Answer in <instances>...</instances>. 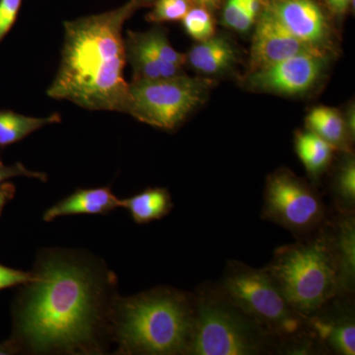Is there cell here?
<instances>
[{
    "label": "cell",
    "instance_id": "1",
    "mask_svg": "<svg viewBox=\"0 0 355 355\" xmlns=\"http://www.w3.org/2000/svg\"><path fill=\"white\" fill-rule=\"evenodd\" d=\"M12 305L9 354H108L118 279L83 250L44 248Z\"/></svg>",
    "mask_w": 355,
    "mask_h": 355
},
{
    "label": "cell",
    "instance_id": "2",
    "mask_svg": "<svg viewBox=\"0 0 355 355\" xmlns=\"http://www.w3.org/2000/svg\"><path fill=\"white\" fill-rule=\"evenodd\" d=\"M139 7L128 0L114 10L64 22V43L49 97L91 111L128 113L123 27Z\"/></svg>",
    "mask_w": 355,
    "mask_h": 355
},
{
    "label": "cell",
    "instance_id": "3",
    "mask_svg": "<svg viewBox=\"0 0 355 355\" xmlns=\"http://www.w3.org/2000/svg\"><path fill=\"white\" fill-rule=\"evenodd\" d=\"M195 314L193 293L174 287L119 296L111 324L116 354L188 355Z\"/></svg>",
    "mask_w": 355,
    "mask_h": 355
},
{
    "label": "cell",
    "instance_id": "4",
    "mask_svg": "<svg viewBox=\"0 0 355 355\" xmlns=\"http://www.w3.org/2000/svg\"><path fill=\"white\" fill-rule=\"evenodd\" d=\"M265 270L304 318L340 296L338 266L324 224L309 237L277 248Z\"/></svg>",
    "mask_w": 355,
    "mask_h": 355
},
{
    "label": "cell",
    "instance_id": "5",
    "mask_svg": "<svg viewBox=\"0 0 355 355\" xmlns=\"http://www.w3.org/2000/svg\"><path fill=\"white\" fill-rule=\"evenodd\" d=\"M188 355L275 354L277 342L224 293L218 284L198 287Z\"/></svg>",
    "mask_w": 355,
    "mask_h": 355
},
{
    "label": "cell",
    "instance_id": "6",
    "mask_svg": "<svg viewBox=\"0 0 355 355\" xmlns=\"http://www.w3.org/2000/svg\"><path fill=\"white\" fill-rule=\"evenodd\" d=\"M224 293L282 343L311 335L306 318L293 309L265 268L229 261L218 282Z\"/></svg>",
    "mask_w": 355,
    "mask_h": 355
},
{
    "label": "cell",
    "instance_id": "7",
    "mask_svg": "<svg viewBox=\"0 0 355 355\" xmlns=\"http://www.w3.org/2000/svg\"><path fill=\"white\" fill-rule=\"evenodd\" d=\"M209 83L184 73L128 83V113L161 130H175L207 98Z\"/></svg>",
    "mask_w": 355,
    "mask_h": 355
},
{
    "label": "cell",
    "instance_id": "8",
    "mask_svg": "<svg viewBox=\"0 0 355 355\" xmlns=\"http://www.w3.org/2000/svg\"><path fill=\"white\" fill-rule=\"evenodd\" d=\"M328 214L316 189L288 170H279L266 180L261 218L286 228L297 239L316 233Z\"/></svg>",
    "mask_w": 355,
    "mask_h": 355
},
{
    "label": "cell",
    "instance_id": "9",
    "mask_svg": "<svg viewBox=\"0 0 355 355\" xmlns=\"http://www.w3.org/2000/svg\"><path fill=\"white\" fill-rule=\"evenodd\" d=\"M324 53H301L272 67L254 70L248 78L250 87L277 94L297 95L319 80L326 60Z\"/></svg>",
    "mask_w": 355,
    "mask_h": 355
},
{
    "label": "cell",
    "instance_id": "10",
    "mask_svg": "<svg viewBox=\"0 0 355 355\" xmlns=\"http://www.w3.org/2000/svg\"><path fill=\"white\" fill-rule=\"evenodd\" d=\"M352 296H338L306 318L308 331L324 352L355 354V315Z\"/></svg>",
    "mask_w": 355,
    "mask_h": 355
},
{
    "label": "cell",
    "instance_id": "11",
    "mask_svg": "<svg viewBox=\"0 0 355 355\" xmlns=\"http://www.w3.org/2000/svg\"><path fill=\"white\" fill-rule=\"evenodd\" d=\"M324 51L312 48L294 37L266 7L257 24L252 44L253 71L272 67L294 55Z\"/></svg>",
    "mask_w": 355,
    "mask_h": 355
},
{
    "label": "cell",
    "instance_id": "12",
    "mask_svg": "<svg viewBox=\"0 0 355 355\" xmlns=\"http://www.w3.org/2000/svg\"><path fill=\"white\" fill-rule=\"evenodd\" d=\"M266 8L303 43L323 51L328 48L330 27L323 11L313 0H272Z\"/></svg>",
    "mask_w": 355,
    "mask_h": 355
},
{
    "label": "cell",
    "instance_id": "13",
    "mask_svg": "<svg viewBox=\"0 0 355 355\" xmlns=\"http://www.w3.org/2000/svg\"><path fill=\"white\" fill-rule=\"evenodd\" d=\"M335 253L340 296H354L355 288V217L333 209L324 222Z\"/></svg>",
    "mask_w": 355,
    "mask_h": 355
},
{
    "label": "cell",
    "instance_id": "14",
    "mask_svg": "<svg viewBox=\"0 0 355 355\" xmlns=\"http://www.w3.org/2000/svg\"><path fill=\"white\" fill-rule=\"evenodd\" d=\"M119 207L121 200L116 197L110 187L101 188L78 189L46 210L44 221L51 222L58 217L91 214L106 216Z\"/></svg>",
    "mask_w": 355,
    "mask_h": 355
},
{
    "label": "cell",
    "instance_id": "15",
    "mask_svg": "<svg viewBox=\"0 0 355 355\" xmlns=\"http://www.w3.org/2000/svg\"><path fill=\"white\" fill-rule=\"evenodd\" d=\"M125 46L127 62L133 69L132 80H150L183 73L182 67L163 62L154 55L140 38L139 32L128 31Z\"/></svg>",
    "mask_w": 355,
    "mask_h": 355
},
{
    "label": "cell",
    "instance_id": "16",
    "mask_svg": "<svg viewBox=\"0 0 355 355\" xmlns=\"http://www.w3.org/2000/svg\"><path fill=\"white\" fill-rule=\"evenodd\" d=\"M235 60L232 44L214 36L196 44L187 55L191 67L205 74L221 73L234 64Z\"/></svg>",
    "mask_w": 355,
    "mask_h": 355
},
{
    "label": "cell",
    "instance_id": "17",
    "mask_svg": "<svg viewBox=\"0 0 355 355\" xmlns=\"http://www.w3.org/2000/svg\"><path fill=\"white\" fill-rule=\"evenodd\" d=\"M173 207L171 193L165 188L146 189L121 200V209H127L132 220L139 225L164 218Z\"/></svg>",
    "mask_w": 355,
    "mask_h": 355
},
{
    "label": "cell",
    "instance_id": "18",
    "mask_svg": "<svg viewBox=\"0 0 355 355\" xmlns=\"http://www.w3.org/2000/svg\"><path fill=\"white\" fill-rule=\"evenodd\" d=\"M306 125L310 132L316 133L336 150L349 153L354 139L350 135L345 119L336 110L328 107L313 109L306 119Z\"/></svg>",
    "mask_w": 355,
    "mask_h": 355
},
{
    "label": "cell",
    "instance_id": "19",
    "mask_svg": "<svg viewBox=\"0 0 355 355\" xmlns=\"http://www.w3.org/2000/svg\"><path fill=\"white\" fill-rule=\"evenodd\" d=\"M295 150L312 179H319L328 169L336 149L316 133L298 132L295 137Z\"/></svg>",
    "mask_w": 355,
    "mask_h": 355
},
{
    "label": "cell",
    "instance_id": "20",
    "mask_svg": "<svg viewBox=\"0 0 355 355\" xmlns=\"http://www.w3.org/2000/svg\"><path fill=\"white\" fill-rule=\"evenodd\" d=\"M62 121V116L58 113L44 116V118H34L24 116L10 111L1 110L0 111V147L6 148L9 146L17 144L29 137L31 133L41 130L44 127Z\"/></svg>",
    "mask_w": 355,
    "mask_h": 355
},
{
    "label": "cell",
    "instance_id": "21",
    "mask_svg": "<svg viewBox=\"0 0 355 355\" xmlns=\"http://www.w3.org/2000/svg\"><path fill=\"white\" fill-rule=\"evenodd\" d=\"M347 156L334 175L331 191L334 209L345 214H354L355 161L352 153Z\"/></svg>",
    "mask_w": 355,
    "mask_h": 355
},
{
    "label": "cell",
    "instance_id": "22",
    "mask_svg": "<svg viewBox=\"0 0 355 355\" xmlns=\"http://www.w3.org/2000/svg\"><path fill=\"white\" fill-rule=\"evenodd\" d=\"M139 35L147 48L163 62L179 67H183L186 64L187 55L173 48L167 38V35L160 28H153L147 32H139Z\"/></svg>",
    "mask_w": 355,
    "mask_h": 355
},
{
    "label": "cell",
    "instance_id": "23",
    "mask_svg": "<svg viewBox=\"0 0 355 355\" xmlns=\"http://www.w3.org/2000/svg\"><path fill=\"white\" fill-rule=\"evenodd\" d=\"M187 34L196 41L202 42L214 36V21L210 11L202 7L191 8L182 19Z\"/></svg>",
    "mask_w": 355,
    "mask_h": 355
},
{
    "label": "cell",
    "instance_id": "24",
    "mask_svg": "<svg viewBox=\"0 0 355 355\" xmlns=\"http://www.w3.org/2000/svg\"><path fill=\"white\" fill-rule=\"evenodd\" d=\"M153 6L146 19L153 23L182 20L191 9L190 0H156Z\"/></svg>",
    "mask_w": 355,
    "mask_h": 355
},
{
    "label": "cell",
    "instance_id": "25",
    "mask_svg": "<svg viewBox=\"0 0 355 355\" xmlns=\"http://www.w3.org/2000/svg\"><path fill=\"white\" fill-rule=\"evenodd\" d=\"M22 2L23 0H0V44L15 24Z\"/></svg>",
    "mask_w": 355,
    "mask_h": 355
},
{
    "label": "cell",
    "instance_id": "26",
    "mask_svg": "<svg viewBox=\"0 0 355 355\" xmlns=\"http://www.w3.org/2000/svg\"><path fill=\"white\" fill-rule=\"evenodd\" d=\"M15 177H27L31 179H38L40 181L48 182V175L46 173L32 171L28 169L21 162L15 163L14 165L7 166L0 159V184L6 182L7 180Z\"/></svg>",
    "mask_w": 355,
    "mask_h": 355
},
{
    "label": "cell",
    "instance_id": "27",
    "mask_svg": "<svg viewBox=\"0 0 355 355\" xmlns=\"http://www.w3.org/2000/svg\"><path fill=\"white\" fill-rule=\"evenodd\" d=\"M31 277V272L14 270L0 263V291L27 284Z\"/></svg>",
    "mask_w": 355,
    "mask_h": 355
},
{
    "label": "cell",
    "instance_id": "28",
    "mask_svg": "<svg viewBox=\"0 0 355 355\" xmlns=\"http://www.w3.org/2000/svg\"><path fill=\"white\" fill-rule=\"evenodd\" d=\"M247 9L244 6V0H227L223 11V21L226 26L235 30L238 21Z\"/></svg>",
    "mask_w": 355,
    "mask_h": 355
},
{
    "label": "cell",
    "instance_id": "29",
    "mask_svg": "<svg viewBox=\"0 0 355 355\" xmlns=\"http://www.w3.org/2000/svg\"><path fill=\"white\" fill-rule=\"evenodd\" d=\"M16 187L10 182H3L0 184V217L4 207L15 198Z\"/></svg>",
    "mask_w": 355,
    "mask_h": 355
},
{
    "label": "cell",
    "instance_id": "30",
    "mask_svg": "<svg viewBox=\"0 0 355 355\" xmlns=\"http://www.w3.org/2000/svg\"><path fill=\"white\" fill-rule=\"evenodd\" d=\"M354 0H336L331 10L338 15H343L349 10V7L354 3Z\"/></svg>",
    "mask_w": 355,
    "mask_h": 355
},
{
    "label": "cell",
    "instance_id": "31",
    "mask_svg": "<svg viewBox=\"0 0 355 355\" xmlns=\"http://www.w3.org/2000/svg\"><path fill=\"white\" fill-rule=\"evenodd\" d=\"M222 0H190L191 3L195 4L196 6L202 7L211 11L216 9L220 6Z\"/></svg>",
    "mask_w": 355,
    "mask_h": 355
},
{
    "label": "cell",
    "instance_id": "32",
    "mask_svg": "<svg viewBox=\"0 0 355 355\" xmlns=\"http://www.w3.org/2000/svg\"><path fill=\"white\" fill-rule=\"evenodd\" d=\"M132 1L135 2V3L140 8V7L142 6H153L156 0H132Z\"/></svg>",
    "mask_w": 355,
    "mask_h": 355
},
{
    "label": "cell",
    "instance_id": "33",
    "mask_svg": "<svg viewBox=\"0 0 355 355\" xmlns=\"http://www.w3.org/2000/svg\"><path fill=\"white\" fill-rule=\"evenodd\" d=\"M9 354L8 350H7L6 345L3 343H0V355Z\"/></svg>",
    "mask_w": 355,
    "mask_h": 355
},
{
    "label": "cell",
    "instance_id": "34",
    "mask_svg": "<svg viewBox=\"0 0 355 355\" xmlns=\"http://www.w3.org/2000/svg\"><path fill=\"white\" fill-rule=\"evenodd\" d=\"M336 0H326L327 3H328L329 7H330V9L331 8V6H334V3H335Z\"/></svg>",
    "mask_w": 355,
    "mask_h": 355
}]
</instances>
